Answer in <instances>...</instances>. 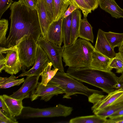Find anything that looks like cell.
<instances>
[{
	"label": "cell",
	"instance_id": "cell-32",
	"mask_svg": "<svg viewBox=\"0 0 123 123\" xmlns=\"http://www.w3.org/2000/svg\"><path fill=\"white\" fill-rule=\"evenodd\" d=\"M43 0L48 13L53 21L54 16L53 0Z\"/></svg>",
	"mask_w": 123,
	"mask_h": 123
},
{
	"label": "cell",
	"instance_id": "cell-7",
	"mask_svg": "<svg viewBox=\"0 0 123 123\" xmlns=\"http://www.w3.org/2000/svg\"><path fill=\"white\" fill-rule=\"evenodd\" d=\"M37 43L43 49L52 64L54 68L64 72L62 63V55L64 48L53 43L41 35Z\"/></svg>",
	"mask_w": 123,
	"mask_h": 123
},
{
	"label": "cell",
	"instance_id": "cell-8",
	"mask_svg": "<svg viewBox=\"0 0 123 123\" xmlns=\"http://www.w3.org/2000/svg\"><path fill=\"white\" fill-rule=\"evenodd\" d=\"M0 53L6 54L4 70L5 72L13 75L20 71L22 66L19 57L18 49L16 45L8 48L0 47Z\"/></svg>",
	"mask_w": 123,
	"mask_h": 123
},
{
	"label": "cell",
	"instance_id": "cell-34",
	"mask_svg": "<svg viewBox=\"0 0 123 123\" xmlns=\"http://www.w3.org/2000/svg\"><path fill=\"white\" fill-rule=\"evenodd\" d=\"M39 0H19L18 1L32 10H37Z\"/></svg>",
	"mask_w": 123,
	"mask_h": 123
},
{
	"label": "cell",
	"instance_id": "cell-29",
	"mask_svg": "<svg viewBox=\"0 0 123 123\" xmlns=\"http://www.w3.org/2000/svg\"><path fill=\"white\" fill-rule=\"evenodd\" d=\"M8 21L5 19L0 20V44L3 47L5 44L6 38V35L8 28Z\"/></svg>",
	"mask_w": 123,
	"mask_h": 123
},
{
	"label": "cell",
	"instance_id": "cell-35",
	"mask_svg": "<svg viewBox=\"0 0 123 123\" xmlns=\"http://www.w3.org/2000/svg\"><path fill=\"white\" fill-rule=\"evenodd\" d=\"M17 120H13L4 115L0 111V123H18Z\"/></svg>",
	"mask_w": 123,
	"mask_h": 123
},
{
	"label": "cell",
	"instance_id": "cell-33",
	"mask_svg": "<svg viewBox=\"0 0 123 123\" xmlns=\"http://www.w3.org/2000/svg\"><path fill=\"white\" fill-rule=\"evenodd\" d=\"M13 1L12 0H0V18L9 8Z\"/></svg>",
	"mask_w": 123,
	"mask_h": 123
},
{
	"label": "cell",
	"instance_id": "cell-41",
	"mask_svg": "<svg viewBox=\"0 0 123 123\" xmlns=\"http://www.w3.org/2000/svg\"><path fill=\"white\" fill-rule=\"evenodd\" d=\"M117 104H123V93L111 105Z\"/></svg>",
	"mask_w": 123,
	"mask_h": 123
},
{
	"label": "cell",
	"instance_id": "cell-26",
	"mask_svg": "<svg viewBox=\"0 0 123 123\" xmlns=\"http://www.w3.org/2000/svg\"><path fill=\"white\" fill-rule=\"evenodd\" d=\"M106 38L110 45L113 49L118 47L123 41V33H118L109 31L105 32Z\"/></svg>",
	"mask_w": 123,
	"mask_h": 123
},
{
	"label": "cell",
	"instance_id": "cell-14",
	"mask_svg": "<svg viewBox=\"0 0 123 123\" xmlns=\"http://www.w3.org/2000/svg\"><path fill=\"white\" fill-rule=\"evenodd\" d=\"M94 48L99 52L112 59L115 56L116 53L107 40L105 31L99 29Z\"/></svg>",
	"mask_w": 123,
	"mask_h": 123
},
{
	"label": "cell",
	"instance_id": "cell-16",
	"mask_svg": "<svg viewBox=\"0 0 123 123\" xmlns=\"http://www.w3.org/2000/svg\"><path fill=\"white\" fill-rule=\"evenodd\" d=\"M111 59L94 49L92 54L90 68L101 70L111 71L109 66Z\"/></svg>",
	"mask_w": 123,
	"mask_h": 123
},
{
	"label": "cell",
	"instance_id": "cell-18",
	"mask_svg": "<svg viewBox=\"0 0 123 123\" xmlns=\"http://www.w3.org/2000/svg\"><path fill=\"white\" fill-rule=\"evenodd\" d=\"M1 95L12 115L16 117L19 116L24 107L22 102L23 100L15 99L6 94Z\"/></svg>",
	"mask_w": 123,
	"mask_h": 123
},
{
	"label": "cell",
	"instance_id": "cell-27",
	"mask_svg": "<svg viewBox=\"0 0 123 123\" xmlns=\"http://www.w3.org/2000/svg\"><path fill=\"white\" fill-rule=\"evenodd\" d=\"M109 67L111 71L115 69L116 73H123V55L122 53L119 52L116 53L115 56L111 59Z\"/></svg>",
	"mask_w": 123,
	"mask_h": 123
},
{
	"label": "cell",
	"instance_id": "cell-15",
	"mask_svg": "<svg viewBox=\"0 0 123 123\" xmlns=\"http://www.w3.org/2000/svg\"><path fill=\"white\" fill-rule=\"evenodd\" d=\"M37 11L41 31V36L44 37L53 20L50 17L43 0H39Z\"/></svg>",
	"mask_w": 123,
	"mask_h": 123
},
{
	"label": "cell",
	"instance_id": "cell-44",
	"mask_svg": "<svg viewBox=\"0 0 123 123\" xmlns=\"http://www.w3.org/2000/svg\"><path fill=\"white\" fill-rule=\"evenodd\" d=\"M65 3H67L70 0H62Z\"/></svg>",
	"mask_w": 123,
	"mask_h": 123
},
{
	"label": "cell",
	"instance_id": "cell-30",
	"mask_svg": "<svg viewBox=\"0 0 123 123\" xmlns=\"http://www.w3.org/2000/svg\"><path fill=\"white\" fill-rule=\"evenodd\" d=\"M74 4L78 9L81 10L84 17H87L89 13L92 12V9L84 0H72Z\"/></svg>",
	"mask_w": 123,
	"mask_h": 123
},
{
	"label": "cell",
	"instance_id": "cell-20",
	"mask_svg": "<svg viewBox=\"0 0 123 123\" xmlns=\"http://www.w3.org/2000/svg\"><path fill=\"white\" fill-rule=\"evenodd\" d=\"M92 29V27L88 21L86 17H84L81 20L79 37L93 43L94 36Z\"/></svg>",
	"mask_w": 123,
	"mask_h": 123
},
{
	"label": "cell",
	"instance_id": "cell-42",
	"mask_svg": "<svg viewBox=\"0 0 123 123\" xmlns=\"http://www.w3.org/2000/svg\"><path fill=\"white\" fill-rule=\"evenodd\" d=\"M119 83L120 85V88L118 90L119 91H123V73L119 77H118Z\"/></svg>",
	"mask_w": 123,
	"mask_h": 123
},
{
	"label": "cell",
	"instance_id": "cell-11",
	"mask_svg": "<svg viewBox=\"0 0 123 123\" xmlns=\"http://www.w3.org/2000/svg\"><path fill=\"white\" fill-rule=\"evenodd\" d=\"M50 62L45 52L38 44L35 62L33 67L28 70L22 71L17 78L27 76L40 77L44 68Z\"/></svg>",
	"mask_w": 123,
	"mask_h": 123
},
{
	"label": "cell",
	"instance_id": "cell-31",
	"mask_svg": "<svg viewBox=\"0 0 123 123\" xmlns=\"http://www.w3.org/2000/svg\"><path fill=\"white\" fill-rule=\"evenodd\" d=\"M0 111L5 116L15 120L16 121L4 101L1 95L0 96Z\"/></svg>",
	"mask_w": 123,
	"mask_h": 123
},
{
	"label": "cell",
	"instance_id": "cell-45",
	"mask_svg": "<svg viewBox=\"0 0 123 123\" xmlns=\"http://www.w3.org/2000/svg\"><path fill=\"white\" fill-rule=\"evenodd\" d=\"M122 53V54H123V53Z\"/></svg>",
	"mask_w": 123,
	"mask_h": 123
},
{
	"label": "cell",
	"instance_id": "cell-25",
	"mask_svg": "<svg viewBox=\"0 0 123 123\" xmlns=\"http://www.w3.org/2000/svg\"><path fill=\"white\" fill-rule=\"evenodd\" d=\"M52 66L51 62H49L41 74L42 80L41 82L43 85L46 86L58 70V69L54 68L51 70Z\"/></svg>",
	"mask_w": 123,
	"mask_h": 123
},
{
	"label": "cell",
	"instance_id": "cell-5",
	"mask_svg": "<svg viewBox=\"0 0 123 123\" xmlns=\"http://www.w3.org/2000/svg\"><path fill=\"white\" fill-rule=\"evenodd\" d=\"M22 72L33 65L38 46L37 42L31 35L24 36L16 43Z\"/></svg>",
	"mask_w": 123,
	"mask_h": 123
},
{
	"label": "cell",
	"instance_id": "cell-37",
	"mask_svg": "<svg viewBox=\"0 0 123 123\" xmlns=\"http://www.w3.org/2000/svg\"><path fill=\"white\" fill-rule=\"evenodd\" d=\"M91 7L92 11H94L98 7L99 5L98 0H84Z\"/></svg>",
	"mask_w": 123,
	"mask_h": 123
},
{
	"label": "cell",
	"instance_id": "cell-10",
	"mask_svg": "<svg viewBox=\"0 0 123 123\" xmlns=\"http://www.w3.org/2000/svg\"><path fill=\"white\" fill-rule=\"evenodd\" d=\"M64 90L57 85L47 84L46 86L38 82L37 87L30 96L33 101L41 97V100L47 102L55 95L65 93Z\"/></svg>",
	"mask_w": 123,
	"mask_h": 123
},
{
	"label": "cell",
	"instance_id": "cell-38",
	"mask_svg": "<svg viewBox=\"0 0 123 123\" xmlns=\"http://www.w3.org/2000/svg\"><path fill=\"white\" fill-rule=\"evenodd\" d=\"M123 123V116L107 119L106 123Z\"/></svg>",
	"mask_w": 123,
	"mask_h": 123
},
{
	"label": "cell",
	"instance_id": "cell-3",
	"mask_svg": "<svg viewBox=\"0 0 123 123\" xmlns=\"http://www.w3.org/2000/svg\"><path fill=\"white\" fill-rule=\"evenodd\" d=\"M94 49L89 41L78 39L71 45L63 49L62 57L65 66L74 68H90Z\"/></svg>",
	"mask_w": 123,
	"mask_h": 123
},
{
	"label": "cell",
	"instance_id": "cell-36",
	"mask_svg": "<svg viewBox=\"0 0 123 123\" xmlns=\"http://www.w3.org/2000/svg\"><path fill=\"white\" fill-rule=\"evenodd\" d=\"M78 9L77 6L73 4H71L63 15V18H66L72 14L75 10Z\"/></svg>",
	"mask_w": 123,
	"mask_h": 123
},
{
	"label": "cell",
	"instance_id": "cell-46",
	"mask_svg": "<svg viewBox=\"0 0 123 123\" xmlns=\"http://www.w3.org/2000/svg\"></svg>",
	"mask_w": 123,
	"mask_h": 123
},
{
	"label": "cell",
	"instance_id": "cell-24",
	"mask_svg": "<svg viewBox=\"0 0 123 123\" xmlns=\"http://www.w3.org/2000/svg\"><path fill=\"white\" fill-rule=\"evenodd\" d=\"M17 78L13 75L9 77H0V88L1 89H6L16 86H19L25 81L24 78L16 79Z\"/></svg>",
	"mask_w": 123,
	"mask_h": 123
},
{
	"label": "cell",
	"instance_id": "cell-1",
	"mask_svg": "<svg viewBox=\"0 0 123 123\" xmlns=\"http://www.w3.org/2000/svg\"><path fill=\"white\" fill-rule=\"evenodd\" d=\"M10 8V31L2 47L15 45L16 42L26 35L32 36L37 42L41 31L37 10H32L18 1L14 2Z\"/></svg>",
	"mask_w": 123,
	"mask_h": 123
},
{
	"label": "cell",
	"instance_id": "cell-6",
	"mask_svg": "<svg viewBox=\"0 0 123 123\" xmlns=\"http://www.w3.org/2000/svg\"><path fill=\"white\" fill-rule=\"evenodd\" d=\"M73 110L72 107L61 104H58L53 107L42 109L24 106L21 114L18 117L22 119L59 117H66L71 115Z\"/></svg>",
	"mask_w": 123,
	"mask_h": 123
},
{
	"label": "cell",
	"instance_id": "cell-12",
	"mask_svg": "<svg viewBox=\"0 0 123 123\" xmlns=\"http://www.w3.org/2000/svg\"><path fill=\"white\" fill-rule=\"evenodd\" d=\"M39 76H27L22 86L9 96L13 98L22 99L30 98L36 89Z\"/></svg>",
	"mask_w": 123,
	"mask_h": 123
},
{
	"label": "cell",
	"instance_id": "cell-13",
	"mask_svg": "<svg viewBox=\"0 0 123 123\" xmlns=\"http://www.w3.org/2000/svg\"><path fill=\"white\" fill-rule=\"evenodd\" d=\"M63 15L58 20L53 21L50 25L44 38L51 43L61 46L63 39L62 27Z\"/></svg>",
	"mask_w": 123,
	"mask_h": 123
},
{
	"label": "cell",
	"instance_id": "cell-21",
	"mask_svg": "<svg viewBox=\"0 0 123 123\" xmlns=\"http://www.w3.org/2000/svg\"><path fill=\"white\" fill-rule=\"evenodd\" d=\"M72 13L63 19L62 31L63 48L71 46L70 37Z\"/></svg>",
	"mask_w": 123,
	"mask_h": 123
},
{
	"label": "cell",
	"instance_id": "cell-28",
	"mask_svg": "<svg viewBox=\"0 0 123 123\" xmlns=\"http://www.w3.org/2000/svg\"><path fill=\"white\" fill-rule=\"evenodd\" d=\"M123 107V104L111 105L93 113L94 114L107 118Z\"/></svg>",
	"mask_w": 123,
	"mask_h": 123
},
{
	"label": "cell",
	"instance_id": "cell-9",
	"mask_svg": "<svg viewBox=\"0 0 123 123\" xmlns=\"http://www.w3.org/2000/svg\"><path fill=\"white\" fill-rule=\"evenodd\" d=\"M123 93L118 89L106 96L98 93H94L88 97V101L93 104L91 110L93 113L111 105Z\"/></svg>",
	"mask_w": 123,
	"mask_h": 123
},
{
	"label": "cell",
	"instance_id": "cell-19",
	"mask_svg": "<svg viewBox=\"0 0 123 123\" xmlns=\"http://www.w3.org/2000/svg\"><path fill=\"white\" fill-rule=\"evenodd\" d=\"M80 10L76 9L72 13L71 23L70 44L72 45L79 37V32L81 18Z\"/></svg>",
	"mask_w": 123,
	"mask_h": 123
},
{
	"label": "cell",
	"instance_id": "cell-43",
	"mask_svg": "<svg viewBox=\"0 0 123 123\" xmlns=\"http://www.w3.org/2000/svg\"><path fill=\"white\" fill-rule=\"evenodd\" d=\"M118 48L119 52L121 53H123V41L118 47Z\"/></svg>",
	"mask_w": 123,
	"mask_h": 123
},
{
	"label": "cell",
	"instance_id": "cell-2",
	"mask_svg": "<svg viewBox=\"0 0 123 123\" xmlns=\"http://www.w3.org/2000/svg\"><path fill=\"white\" fill-rule=\"evenodd\" d=\"M66 73L80 82L98 88L108 94L119 88L118 77L111 71L101 70L90 68L68 67Z\"/></svg>",
	"mask_w": 123,
	"mask_h": 123
},
{
	"label": "cell",
	"instance_id": "cell-17",
	"mask_svg": "<svg viewBox=\"0 0 123 123\" xmlns=\"http://www.w3.org/2000/svg\"><path fill=\"white\" fill-rule=\"evenodd\" d=\"M100 8L116 18H123V9L117 4L115 0H98Z\"/></svg>",
	"mask_w": 123,
	"mask_h": 123
},
{
	"label": "cell",
	"instance_id": "cell-4",
	"mask_svg": "<svg viewBox=\"0 0 123 123\" xmlns=\"http://www.w3.org/2000/svg\"><path fill=\"white\" fill-rule=\"evenodd\" d=\"M48 84L59 85L65 92L63 98L70 99L71 96L77 94L88 97L93 93L103 94L102 91L88 88L80 82L67 75L58 71Z\"/></svg>",
	"mask_w": 123,
	"mask_h": 123
},
{
	"label": "cell",
	"instance_id": "cell-23",
	"mask_svg": "<svg viewBox=\"0 0 123 123\" xmlns=\"http://www.w3.org/2000/svg\"><path fill=\"white\" fill-rule=\"evenodd\" d=\"M54 16L53 21L59 19L65 13L68 6L73 4L72 0L65 3L62 0H53Z\"/></svg>",
	"mask_w": 123,
	"mask_h": 123
},
{
	"label": "cell",
	"instance_id": "cell-22",
	"mask_svg": "<svg viewBox=\"0 0 123 123\" xmlns=\"http://www.w3.org/2000/svg\"><path fill=\"white\" fill-rule=\"evenodd\" d=\"M107 119L97 115L83 116L75 117L69 121L70 123H106Z\"/></svg>",
	"mask_w": 123,
	"mask_h": 123
},
{
	"label": "cell",
	"instance_id": "cell-40",
	"mask_svg": "<svg viewBox=\"0 0 123 123\" xmlns=\"http://www.w3.org/2000/svg\"><path fill=\"white\" fill-rule=\"evenodd\" d=\"M123 116V107L108 117L109 119H111L117 117Z\"/></svg>",
	"mask_w": 123,
	"mask_h": 123
},
{
	"label": "cell",
	"instance_id": "cell-39",
	"mask_svg": "<svg viewBox=\"0 0 123 123\" xmlns=\"http://www.w3.org/2000/svg\"><path fill=\"white\" fill-rule=\"evenodd\" d=\"M5 56L3 54L0 53V72L3 70L5 67Z\"/></svg>",
	"mask_w": 123,
	"mask_h": 123
}]
</instances>
